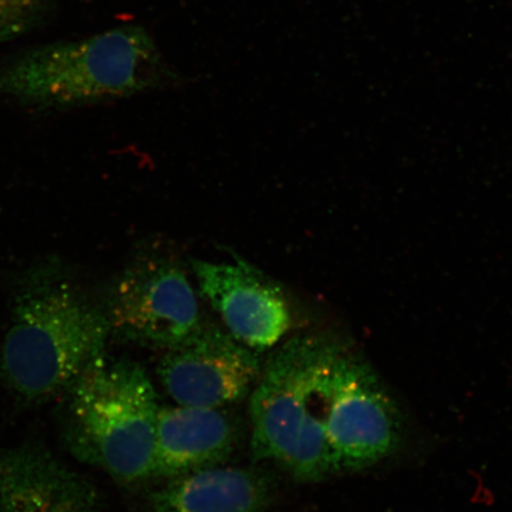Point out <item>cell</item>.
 Segmentation results:
<instances>
[{
  "instance_id": "7c38bea8",
  "label": "cell",
  "mask_w": 512,
  "mask_h": 512,
  "mask_svg": "<svg viewBox=\"0 0 512 512\" xmlns=\"http://www.w3.org/2000/svg\"><path fill=\"white\" fill-rule=\"evenodd\" d=\"M55 0H0V43L29 34L46 21Z\"/></svg>"
},
{
  "instance_id": "3957f363",
  "label": "cell",
  "mask_w": 512,
  "mask_h": 512,
  "mask_svg": "<svg viewBox=\"0 0 512 512\" xmlns=\"http://www.w3.org/2000/svg\"><path fill=\"white\" fill-rule=\"evenodd\" d=\"M347 347L332 335H300L268 358L249 394L255 462L305 483L335 475L324 422L331 371Z\"/></svg>"
},
{
  "instance_id": "6da1fadb",
  "label": "cell",
  "mask_w": 512,
  "mask_h": 512,
  "mask_svg": "<svg viewBox=\"0 0 512 512\" xmlns=\"http://www.w3.org/2000/svg\"><path fill=\"white\" fill-rule=\"evenodd\" d=\"M110 336L105 309L72 284L59 262H41L16 286L0 376L17 399L41 405L66 394Z\"/></svg>"
},
{
  "instance_id": "5b68a950",
  "label": "cell",
  "mask_w": 512,
  "mask_h": 512,
  "mask_svg": "<svg viewBox=\"0 0 512 512\" xmlns=\"http://www.w3.org/2000/svg\"><path fill=\"white\" fill-rule=\"evenodd\" d=\"M111 335L168 350L206 324L196 288L171 255L139 256L121 273L105 307Z\"/></svg>"
},
{
  "instance_id": "7a4b0ae2",
  "label": "cell",
  "mask_w": 512,
  "mask_h": 512,
  "mask_svg": "<svg viewBox=\"0 0 512 512\" xmlns=\"http://www.w3.org/2000/svg\"><path fill=\"white\" fill-rule=\"evenodd\" d=\"M176 79L150 32L126 25L11 57L0 66V96L57 110L126 98Z\"/></svg>"
},
{
  "instance_id": "277c9868",
  "label": "cell",
  "mask_w": 512,
  "mask_h": 512,
  "mask_svg": "<svg viewBox=\"0 0 512 512\" xmlns=\"http://www.w3.org/2000/svg\"><path fill=\"white\" fill-rule=\"evenodd\" d=\"M63 396V437L76 459L121 484L152 478L160 405L143 366L102 352Z\"/></svg>"
},
{
  "instance_id": "52a82bcc",
  "label": "cell",
  "mask_w": 512,
  "mask_h": 512,
  "mask_svg": "<svg viewBox=\"0 0 512 512\" xmlns=\"http://www.w3.org/2000/svg\"><path fill=\"white\" fill-rule=\"evenodd\" d=\"M261 370L256 351L206 322L187 341L165 350L157 374L176 405L221 409L251 394Z\"/></svg>"
},
{
  "instance_id": "9c48e42d",
  "label": "cell",
  "mask_w": 512,
  "mask_h": 512,
  "mask_svg": "<svg viewBox=\"0 0 512 512\" xmlns=\"http://www.w3.org/2000/svg\"><path fill=\"white\" fill-rule=\"evenodd\" d=\"M0 512H104L92 483L37 443L0 446Z\"/></svg>"
},
{
  "instance_id": "ba28073f",
  "label": "cell",
  "mask_w": 512,
  "mask_h": 512,
  "mask_svg": "<svg viewBox=\"0 0 512 512\" xmlns=\"http://www.w3.org/2000/svg\"><path fill=\"white\" fill-rule=\"evenodd\" d=\"M198 291L228 334L256 352L272 349L292 329L293 313L283 287L247 261L191 260Z\"/></svg>"
},
{
  "instance_id": "8992f818",
  "label": "cell",
  "mask_w": 512,
  "mask_h": 512,
  "mask_svg": "<svg viewBox=\"0 0 512 512\" xmlns=\"http://www.w3.org/2000/svg\"><path fill=\"white\" fill-rule=\"evenodd\" d=\"M324 426L335 475L380 463L400 444L398 407L375 370L349 347L331 371Z\"/></svg>"
},
{
  "instance_id": "30bf717a",
  "label": "cell",
  "mask_w": 512,
  "mask_h": 512,
  "mask_svg": "<svg viewBox=\"0 0 512 512\" xmlns=\"http://www.w3.org/2000/svg\"><path fill=\"white\" fill-rule=\"evenodd\" d=\"M236 427L219 408L160 406L152 478L171 479L226 462Z\"/></svg>"
},
{
  "instance_id": "8fae6325",
  "label": "cell",
  "mask_w": 512,
  "mask_h": 512,
  "mask_svg": "<svg viewBox=\"0 0 512 512\" xmlns=\"http://www.w3.org/2000/svg\"><path fill=\"white\" fill-rule=\"evenodd\" d=\"M272 495L264 472L217 465L168 479L149 504L151 512H266Z\"/></svg>"
}]
</instances>
